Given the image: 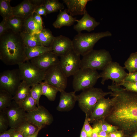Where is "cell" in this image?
I'll use <instances>...</instances> for the list:
<instances>
[{
  "mask_svg": "<svg viewBox=\"0 0 137 137\" xmlns=\"http://www.w3.org/2000/svg\"><path fill=\"white\" fill-rule=\"evenodd\" d=\"M107 132L101 130L98 133V137H107L108 136V134Z\"/></svg>",
  "mask_w": 137,
  "mask_h": 137,
  "instance_id": "obj_49",
  "label": "cell"
},
{
  "mask_svg": "<svg viewBox=\"0 0 137 137\" xmlns=\"http://www.w3.org/2000/svg\"><path fill=\"white\" fill-rule=\"evenodd\" d=\"M34 12L40 15H46L47 14L46 10L44 5L36 8L33 13Z\"/></svg>",
  "mask_w": 137,
  "mask_h": 137,
  "instance_id": "obj_42",
  "label": "cell"
},
{
  "mask_svg": "<svg viewBox=\"0 0 137 137\" xmlns=\"http://www.w3.org/2000/svg\"><path fill=\"white\" fill-rule=\"evenodd\" d=\"M83 127L87 133L88 137H91L93 128L90 125L88 119L85 117Z\"/></svg>",
  "mask_w": 137,
  "mask_h": 137,
  "instance_id": "obj_40",
  "label": "cell"
},
{
  "mask_svg": "<svg viewBox=\"0 0 137 137\" xmlns=\"http://www.w3.org/2000/svg\"><path fill=\"white\" fill-rule=\"evenodd\" d=\"M131 137H137V132L133 133Z\"/></svg>",
  "mask_w": 137,
  "mask_h": 137,
  "instance_id": "obj_52",
  "label": "cell"
},
{
  "mask_svg": "<svg viewBox=\"0 0 137 137\" xmlns=\"http://www.w3.org/2000/svg\"><path fill=\"white\" fill-rule=\"evenodd\" d=\"M108 89L112 93V102L104 119L122 131L137 132V93L128 91L112 82Z\"/></svg>",
  "mask_w": 137,
  "mask_h": 137,
  "instance_id": "obj_1",
  "label": "cell"
},
{
  "mask_svg": "<svg viewBox=\"0 0 137 137\" xmlns=\"http://www.w3.org/2000/svg\"><path fill=\"white\" fill-rule=\"evenodd\" d=\"M25 19L13 16L6 20L11 30L15 33L20 34L24 31Z\"/></svg>",
  "mask_w": 137,
  "mask_h": 137,
  "instance_id": "obj_24",
  "label": "cell"
},
{
  "mask_svg": "<svg viewBox=\"0 0 137 137\" xmlns=\"http://www.w3.org/2000/svg\"><path fill=\"white\" fill-rule=\"evenodd\" d=\"M10 0H0V14L3 20H7L13 16Z\"/></svg>",
  "mask_w": 137,
  "mask_h": 137,
  "instance_id": "obj_29",
  "label": "cell"
},
{
  "mask_svg": "<svg viewBox=\"0 0 137 137\" xmlns=\"http://www.w3.org/2000/svg\"><path fill=\"white\" fill-rule=\"evenodd\" d=\"M20 35L25 47H33L42 46L36 34L32 35L24 31L21 32Z\"/></svg>",
  "mask_w": 137,
  "mask_h": 137,
  "instance_id": "obj_28",
  "label": "cell"
},
{
  "mask_svg": "<svg viewBox=\"0 0 137 137\" xmlns=\"http://www.w3.org/2000/svg\"><path fill=\"white\" fill-rule=\"evenodd\" d=\"M112 35L109 31L90 33H78L72 40L73 50L77 54L83 56L93 50L95 44L100 39Z\"/></svg>",
  "mask_w": 137,
  "mask_h": 137,
  "instance_id": "obj_3",
  "label": "cell"
},
{
  "mask_svg": "<svg viewBox=\"0 0 137 137\" xmlns=\"http://www.w3.org/2000/svg\"><path fill=\"white\" fill-rule=\"evenodd\" d=\"M50 47L53 52L60 57L73 49L72 41L68 37L60 35L55 37Z\"/></svg>",
  "mask_w": 137,
  "mask_h": 137,
  "instance_id": "obj_16",
  "label": "cell"
},
{
  "mask_svg": "<svg viewBox=\"0 0 137 137\" xmlns=\"http://www.w3.org/2000/svg\"><path fill=\"white\" fill-rule=\"evenodd\" d=\"M52 51L50 47L40 46L33 47H25V61L40 56L44 53Z\"/></svg>",
  "mask_w": 137,
  "mask_h": 137,
  "instance_id": "obj_22",
  "label": "cell"
},
{
  "mask_svg": "<svg viewBox=\"0 0 137 137\" xmlns=\"http://www.w3.org/2000/svg\"><path fill=\"white\" fill-rule=\"evenodd\" d=\"M80 56L73 49L60 57L59 64L67 77L73 76L80 68Z\"/></svg>",
  "mask_w": 137,
  "mask_h": 137,
  "instance_id": "obj_12",
  "label": "cell"
},
{
  "mask_svg": "<svg viewBox=\"0 0 137 137\" xmlns=\"http://www.w3.org/2000/svg\"><path fill=\"white\" fill-rule=\"evenodd\" d=\"M82 18L77 20V23L74 25V30L78 33L85 30L90 32L94 30L100 23L97 21L93 17L91 16L86 10Z\"/></svg>",
  "mask_w": 137,
  "mask_h": 137,
  "instance_id": "obj_18",
  "label": "cell"
},
{
  "mask_svg": "<svg viewBox=\"0 0 137 137\" xmlns=\"http://www.w3.org/2000/svg\"><path fill=\"white\" fill-rule=\"evenodd\" d=\"M122 132H120L117 131L110 133L108 134V136L110 137H122L123 134Z\"/></svg>",
  "mask_w": 137,
  "mask_h": 137,
  "instance_id": "obj_47",
  "label": "cell"
},
{
  "mask_svg": "<svg viewBox=\"0 0 137 137\" xmlns=\"http://www.w3.org/2000/svg\"><path fill=\"white\" fill-rule=\"evenodd\" d=\"M2 111L7 118L10 128L15 129L26 121L27 112L13 100L9 106Z\"/></svg>",
  "mask_w": 137,
  "mask_h": 137,
  "instance_id": "obj_13",
  "label": "cell"
},
{
  "mask_svg": "<svg viewBox=\"0 0 137 137\" xmlns=\"http://www.w3.org/2000/svg\"><path fill=\"white\" fill-rule=\"evenodd\" d=\"M15 129L10 128L9 129L0 133V137H12Z\"/></svg>",
  "mask_w": 137,
  "mask_h": 137,
  "instance_id": "obj_45",
  "label": "cell"
},
{
  "mask_svg": "<svg viewBox=\"0 0 137 137\" xmlns=\"http://www.w3.org/2000/svg\"><path fill=\"white\" fill-rule=\"evenodd\" d=\"M107 137H110V136H108Z\"/></svg>",
  "mask_w": 137,
  "mask_h": 137,
  "instance_id": "obj_53",
  "label": "cell"
},
{
  "mask_svg": "<svg viewBox=\"0 0 137 137\" xmlns=\"http://www.w3.org/2000/svg\"><path fill=\"white\" fill-rule=\"evenodd\" d=\"M112 61V56L108 51L105 49H93L83 56L80 68L102 70Z\"/></svg>",
  "mask_w": 137,
  "mask_h": 137,
  "instance_id": "obj_5",
  "label": "cell"
},
{
  "mask_svg": "<svg viewBox=\"0 0 137 137\" xmlns=\"http://www.w3.org/2000/svg\"><path fill=\"white\" fill-rule=\"evenodd\" d=\"M39 128L31 123L26 121L15 129L21 133L24 137H27L34 133Z\"/></svg>",
  "mask_w": 137,
  "mask_h": 137,
  "instance_id": "obj_27",
  "label": "cell"
},
{
  "mask_svg": "<svg viewBox=\"0 0 137 137\" xmlns=\"http://www.w3.org/2000/svg\"><path fill=\"white\" fill-rule=\"evenodd\" d=\"M97 70L89 68H80L74 75L72 86L75 92L93 87L99 78Z\"/></svg>",
  "mask_w": 137,
  "mask_h": 137,
  "instance_id": "obj_6",
  "label": "cell"
},
{
  "mask_svg": "<svg viewBox=\"0 0 137 137\" xmlns=\"http://www.w3.org/2000/svg\"><path fill=\"white\" fill-rule=\"evenodd\" d=\"M111 102V98H109L103 97L100 99L88 118L89 123H95L104 119L108 113Z\"/></svg>",
  "mask_w": 137,
  "mask_h": 137,
  "instance_id": "obj_14",
  "label": "cell"
},
{
  "mask_svg": "<svg viewBox=\"0 0 137 137\" xmlns=\"http://www.w3.org/2000/svg\"><path fill=\"white\" fill-rule=\"evenodd\" d=\"M77 20L68 14L67 9L59 11L56 21L53 23V26L56 28H60L64 26H70Z\"/></svg>",
  "mask_w": 137,
  "mask_h": 137,
  "instance_id": "obj_21",
  "label": "cell"
},
{
  "mask_svg": "<svg viewBox=\"0 0 137 137\" xmlns=\"http://www.w3.org/2000/svg\"><path fill=\"white\" fill-rule=\"evenodd\" d=\"M26 120L31 123L39 128H42L50 125L54 119L52 115L44 106L39 105L33 110L27 112Z\"/></svg>",
  "mask_w": 137,
  "mask_h": 137,
  "instance_id": "obj_10",
  "label": "cell"
},
{
  "mask_svg": "<svg viewBox=\"0 0 137 137\" xmlns=\"http://www.w3.org/2000/svg\"><path fill=\"white\" fill-rule=\"evenodd\" d=\"M12 137H24V136L21 133L15 130L12 134Z\"/></svg>",
  "mask_w": 137,
  "mask_h": 137,
  "instance_id": "obj_48",
  "label": "cell"
},
{
  "mask_svg": "<svg viewBox=\"0 0 137 137\" xmlns=\"http://www.w3.org/2000/svg\"><path fill=\"white\" fill-rule=\"evenodd\" d=\"M124 68L129 73L137 71V52L131 53L124 63Z\"/></svg>",
  "mask_w": 137,
  "mask_h": 137,
  "instance_id": "obj_32",
  "label": "cell"
},
{
  "mask_svg": "<svg viewBox=\"0 0 137 137\" xmlns=\"http://www.w3.org/2000/svg\"><path fill=\"white\" fill-rule=\"evenodd\" d=\"M29 1L33 5L37 8L43 5L45 0H29Z\"/></svg>",
  "mask_w": 137,
  "mask_h": 137,
  "instance_id": "obj_46",
  "label": "cell"
},
{
  "mask_svg": "<svg viewBox=\"0 0 137 137\" xmlns=\"http://www.w3.org/2000/svg\"><path fill=\"white\" fill-rule=\"evenodd\" d=\"M101 130L98 125L96 123H95L93 127L91 137H98V133Z\"/></svg>",
  "mask_w": 137,
  "mask_h": 137,
  "instance_id": "obj_43",
  "label": "cell"
},
{
  "mask_svg": "<svg viewBox=\"0 0 137 137\" xmlns=\"http://www.w3.org/2000/svg\"><path fill=\"white\" fill-rule=\"evenodd\" d=\"M43 29V27L40 26L35 21L32 14L25 19L23 31L34 35L38 34Z\"/></svg>",
  "mask_w": 137,
  "mask_h": 137,
  "instance_id": "obj_25",
  "label": "cell"
},
{
  "mask_svg": "<svg viewBox=\"0 0 137 137\" xmlns=\"http://www.w3.org/2000/svg\"><path fill=\"white\" fill-rule=\"evenodd\" d=\"M118 85L123 86L128 91L137 93V82H132L123 81Z\"/></svg>",
  "mask_w": 137,
  "mask_h": 137,
  "instance_id": "obj_38",
  "label": "cell"
},
{
  "mask_svg": "<svg viewBox=\"0 0 137 137\" xmlns=\"http://www.w3.org/2000/svg\"><path fill=\"white\" fill-rule=\"evenodd\" d=\"M13 97L8 93L0 90V111H3L11 105Z\"/></svg>",
  "mask_w": 137,
  "mask_h": 137,
  "instance_id": "obj_34",
  "label": "cell"
},
{
  "mask_svg": "<svg viewBox=\"0 0 137 137\" xmlns=\"http://www.w3.org/2000/svg\"><path fill=\"white\" fill-rule=\"evenodd\" d=\"M41 129V128H39L38 130L34 133L27 137H37L38 133Z\"/></svg>",
  "mask_w": 137,
  "mask_h": 137,
  "instance_id": "obj_51",
  "label": "cell"
},
{
  "mask_svg": "<svg viewBox=\"0 0 137 137\" xmlns=\"http://www.w3.org/2000/svg\"><path fill=\"white\" fill-rule=\"evenodd\" d=\"M124 81L132 82H137V71L128 73Z\"/></svg>",
  "mask_w": 137,
  "mask_h": 137,
  "instance_id": "obj_41",
  "label": "cell"
},
{
  "mask_svg": "<svg viewBox=\"0 0 137 137\" xmlns=\"http://www.w3.org/2000/svg\"><path fill=\"white\" fill-rule=\"evenodd\" d=\"M32 16L36 22L40 26L43 27L42 19L40 15L34 12L33 13Z\"/></svg>",
  "mask_w": 137,
  "mask_h": 137,
  "instance_id": "obj_44",
  "label": "cell"
},
{
  "mask_svg": "<svg viewBox=\"0 0 137 137\" xmlns=\"http://www.w3.org/2000/svg\"><path fill=\"white\" fill-rule=\"evenodd\" d=\"M111 91L105 92L101 88L92 87L82 91L77 95L79 106L88 118L98 101L101 98L110 95Z\"/></svg>",
  "mask_w": 137,
  "mask_h": 137,
  "instance_id": "obj_4",
  "label": "cell"
},
{
  "mask_svg": "<svg viewBox=\"0 0 137 137\" xmlns=\"http://www.w3.org/2000/svg\"><path fill=\"white\" fill-rule=\"evenodd\" d=\"M10 30L7 20H3L0 23V36Z\"/></svg>",
  "mask_w": 137,
  "mask_h": 137,
  "instance_id": "obj_39",
  "label": "cell"
},
{
  "mask_svg": "<svg viewBox=\"0 0 137 137\" xmlns=\"http://www.w3.org/2000/svg\"><path fill=\"white\" fill-rule=\"evenodd\" d=\"M124 68L118 63L111 62L99 74V78H102L101 83L104 85L106 80L110 79L116 84L119 85L124 80L128 73Z\"/></svg>",
  "mask_w": 137,
  "mask_h": 137,
  "instance_id": "obj_9",
  "label": "cell"
},
{
  "mask_svg": "<svg viewBox=\"0 0 137 137\" xmlns=\"http://www.w3.org/2000/svg\"><path fill=\"white\" fill-rule=\"evenodd\" d=\"M36 7L29 0H25L15 7H12L13 16L25 19L33 14Z\"/></svg>",
  "mask_w": 137,
  "mask_h": 137,
  "instance_id": "obj_20",
  "label": "cell"
},
{
  "mask_svg": "<svg viewBox=\"0 0 137 137\" xmlns=\"http://www.w3.org/2000/svg\"><path fill=\"white\" fill-rule=\"evenodd\" d=\"M95 123L98 125L101 130L105 131L108 133L117 131L118 130L116 127L109 124L104 119Z\"/></svg>",
  "mask_w": 137,
  "mask_h": 137,
  "instance_id": "obj_36",
  "label": "cell"
},
{
  "mask_svg": "<svg viewBox=\"0 0 137 137\" xmlns=\"http://www.w3.org/2000/svg\"><path fill=\"white\" fill-rule=\"evenodd\" d=\"M75 92H67L65 91L60 92L59 101L57 110L60 112H68L72 110L77 101Z\"/></svg>",
  "mask_w": 137,
  "mask_h": 137,
  "instance_id": "obj_17",
  "label": "cell"
},
{
  "mask_svg": "<svg viewBox=\"0 0 137 137\" xmlns=\"http://www.w3.org/2000/svg\"><path fill=\"white\" fill-rule=\"evenodd\" d=\"M80 137H88L87 133L83 127L81 131Z\"/></svg>",
  "mask_w": 137,
  "mask_h": 137,
  "instance_id": "obj_50",
  "label": "cell"
},
{
  "mask_svg": "<svg viewBox=\"0 0 137 137\" xmlns=\"http://www.w3.org/2000/svg\"><path fill=\"white\" fill-rule=\"evenodd\" d=\"M31 86L22 81L12 99L18 103L25 100L30 93Z\"/></svg>",
  "mask_w": 137,
  "mask_h": 137,
  "instance_id": "obj_23",
  "label": "cell"
},
{
  "mask_svg": "<svg viewBox=\"0 0 137 137\" xmlns=\"http://www.w3.org/2000/svg\"><path fill=\"white\" fill-rule=\"evenodd\" d=\"M66 5L67 11L72 16L83 15L86 10V6L90 0H63Z\"/></svg>",
  "mask_w": 137,
  "mask_h": 137,
  "instance_id": "obj_19",
  "label": "cell"
},
{
  "mask_svg": "<svg viewBox=\"0 0 137 137\" xmlns=\"http://www.w3.org/2000/svg\"><path fill=\"white\" fill-rule=\"evenodd\" d=\"M36 35L42 45L47 47H50L55 38L48 29H43Z\"/></svg>",
  "mask_w": 137,
  "mask_h": 137,
  "instance_id": "obj_26",
  "label": "cell"
},
{
  "mask_svg": "<svg viewBox=\"0 0 137 137\" xmlns=\"http://www.w3.org/2000/svg\"><path fill=\"white\" fill-rule=\"evenodd\" d=\"M25 47L20 34L10 30L0 36V59L8 65L24 62Z\"/></svg>",
  "mask_w": 137,
  "mask_h": 137,
  "instance_id": "obj_2",
  "label": "cell"
},
{
  "mask_svg": "<svg viewBox=\"0 0 137 137\" xmlns=\"http://www.w3.org/2000/svg\"><path fill=\"white\" fill-rule=\"evenodd\" d=\"M22 81L18 68L5 71L0 74V90L14 96Z\"/></svg>",
  "mask_w": 137,
  "mask_h": 137,
  "instance_id": "obj_8",
  "label": "cell"
},
{
  "mask_svg": "<svg viewBox=\"0 0 137 137\" xmlns=\"http://www.w3.org/2000/svg\"><path fill=\"white\" fill-rule=\"evenodd\" d=\"M18 69L22 81L32 85L44 80L46 71L42 70L27 61L19 63Z\"/></svg>",
  "mask_w": 137,
  "mask_h": 137,
  "instance_id": "obj_7",
  "label": "cell"
},
{
  "mask_svg": "<svg viewBox=\"0 0 137 137\" xmlns=\"http://www.w3.org/2000/svg\"><path fill=\"white\" fill-rule=\"evenodd\" d=\"M8 126V121L6 115L3 111H0V133L7 131Z\"/></svg>",
  "mask_w": 137,
  "mask_h": 137,
  "instance_id": "obj_37",
  "label": "cell"
},
{
  "mask_svg": "<svg viewBox=\"0 0 137 137\" xmlns=\"http://www.w3.org/2000/svg\"><path fill=\"white\" fill-rule=\"evenodd\" d=\"M43 5L47 14L62 10L64 8L63 4L57 0H45Z\"/></svg>",
  "mask_w": 137,
  "mask_h": 137,
  "instance_id": "obj_31",
  "label": "cell"
},
{
  "mask_svg": "<svg viewBox=\"0 0 137 137\" xmlns=\"http://www.w3.org/2000/svg\"><path fill=\"white\" fill-rule=\"evenodd\" d=\"M17 104L27 112L33 110L37 107L36 101L30 93L25 100Z\"/></svg>",
  "mask_w": 137,
  "mask_h": 137,
  "instance_id": "obj_33",
  "label": "cell"
},
{
  "mask_svg": "<svg viewBox=\"0 0 137 137\" xmlns=\"http://www.w3.org/2000/svg\"><path fill=\"white\" fill-rule=\"evenodd\" d=\"M67 78L58 64L46 71L44 81L55 87L60 92L65 91L66 87Z\"/></svg>",
  "mask_w": 137,
  "mask_h": 137,
  "instance_id": "obj_11",
  "label": "cell"
},
{
  "mask_svg": "<svg viewBox=\"0 0 137 137\" xmlns=\"http://www.w3.org/2000/svg\"><path fill=\"white\" fill-rule=\"evenodd\" d=\"M30 93L35 100L37 106L39 105V100L42 95V87L41 83L34 84L31 87Z\"/></svg>",
  "mask_w": 137,
  "mask_h": 137,
  "instance_id": "obj_35",
  "label": "cell"
},
{
  "mask_svg": "<svg viewBox=\"0 0 137 137\" xmlns=\"http://www.w3.org/2000/svg\"><path fill=\"white\" fill-rule=\"evenodd\" d=\"M58 57L51 51L32 59L30 62L39 69L46 71L51 67L59 64L60 59Z\"/></svg>",
  "mask_w": 137,
  "mask_h": 137,
  "instance_id": "obj_15",
  "label": "cell"
},
{
  "mask_svg": "<svg viewBox=\"0 0 137 137\" xmlns=\"http://www.w3.org/2000/svg\"><path fill=\"white\" fill-rule=\"evenodd\" d=\"M41 84L42 87V95L46 96L50 101L55 100L57 94L59 91V90L45 81L42 82Z\"/></svg>",
  "mask_w": 137,
  "mask_h": 137,
  "instance_id": "obj_30",
  "label": "cell"
}]
</instances>
